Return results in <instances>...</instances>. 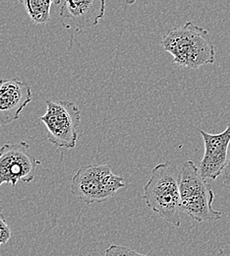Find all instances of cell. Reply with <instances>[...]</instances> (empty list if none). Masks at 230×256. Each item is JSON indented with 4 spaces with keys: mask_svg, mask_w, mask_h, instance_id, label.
<instances>
[{
    "mask_svg": "<svg viewBox=\"0 0 230 256\" xmlns=\"http://www.w3.org/2000/svg\"><path fill=\"white\" fill-rule=\"evenodd\" d=\"M103 256H149L146 254H139L135 250H133L129 248L117 246V244H111L106 250L104 252Z\"/></svg>",
    "mask_w": 230,
    "mask_h": 256,
    "instance_id": "8fae6325",
    "label": "cell"
},
{
    "mask_svg": "<svg viewBox=\"0 0 230 256\" xmlns=\"http://www.w3.org/2000/svg\"><path fill=\"white\" fill-rule=\"evenodd\" d=\"M180 176L175 160L159 164L152 170L143 195L146 204L175 228L181 226Z\"/></svg>",
    "mask_w": 230,
    "mask_h": 256,
    "instance_id": "6da1fadb",
    "label": "cell"
},
{
    "mask_svg": "<svg viewBox=\"0 0 230 256\" xmlns=\"http://www.w3.org/2000/svg\"><path fill=\"white\" fill-rule=\"evenodd\" d=\"M38 164L27 142L4 144L0 148V186L5 184L16 186L19 182H33Z\"/></svg>",
    "mask_w": 230,
    "mask_h": 256,
    "instance_id": "8992f818",
    "label": "cell"
},
{
    "mask_svg": "<svg viewBox=\"0 0 230 256\" xmlns=\"http://www.w3.org/2000/svg\"><path fill=\"white\" fill-rule=\"evenodd\" d=\"M29 84L19 79H0V122L10 124L19 120L22 110L32 102Z\"/></svg>",
    "mask_w": 230,
    "mask_h": 256,
    "instance_id": "ba28073f",
    "label": "cell"
},
{
    "mask_svg": "<svg viewBox=\"0 0 230 256\" xmlns=\"http://www.w3.org/2000/svg\"><path fill=\"white\" fill-rule=\"evenodd\" d=\"M26 11L35 24H46L50 19V8L54 3L51 0H28L21 1Z\"/></svg>",
    "mask_w": 230,
    "mask_h": 256,
    "instance_id": "30bf717a",
    "label": "cell"
},
{
    "mask_svg": "<svg viewBox=\"0 0 230 256\" xmlns=\"http://www.w3.org/2000/svg\"><path fill=\"white\" fill-rule=\"evenodd\" d=\"M125 180L108 164L82 166L71 182V192L87 204L104 202L125 188Z\"/></svg>",
    "mask_w": 230,
    "mask_h": 256,
    "instance_id": "277c9868",
    "label": "cell"
},
{
    "mask_svg": "<svg viewBox=\"0 0 230 256\" xmlns=\"http://www.w3.org/2000/svg\"><path fill=\"white\" fill-rule=\"evenodd\" d=\"M162 44L173 56V64L198 69L216 60V50L209 32L192 22L166 32Z\"/></svg>",
    "mask_w": 230,
    "mask_h": 256,
    "instance_id": "7a4b0ae2",
    "label": "cell"
},
{
    "mask_svg": "<svg viewBox=\"0 0 230 256\" xmlns=\"http://www.w3.org/2000/svg\"><path fill=\"white\" fill-rule=\"evenodd\" d=\"M105 5L104 0H67L62 3L60 16L73 23L80 31L99 24L105 15Z\"/></svg>",
    "mask_w": 230,
    "mask_h": 256,
    "instance_id": "9c48e42d",
    "label": "cell"
},
{
    "mask_svg": "<svg viewBox=\"0 0 230 256\" xmlns=\"http://www.w3.org/2000/svg\"><path fill=\"white\" fill-rule=\"evenodd\" d=\"M223 180H224L225 186L230 188V153L229 155L228 164H227V166L224 170V172H223Z\"/></svg>",
    "mask_w": 230,
    "mask_h": 256,
    "instance_id": "4fadbf2b",
    "label": "cell"
},
{
    "mask_svg": "<svg viewBox=\"0 0 230 256\" xmlns=\"http://www.w3.org/2000/svg\"><path fill=\"white\" fill-rule=\"evenodd\" d=\"M46 112L39 118L47 129L46 140L58 148L73 149L78 141L81 110L69 100H46Z\"/></svg>",
    "mask_w": 230,
    "mask_h": 256,
    "instance_id": "5b68a950",
    "label": "cell"
},
{
    "mask_svg": "<svg viewBox=\"0 0 230 256\" xmlns=\"http://www.w3.org/2000/svg\"><path fill=\"white\" fill-rule=\"evenodd\" d=\"M12 236V230L9 226V224H7L5 216L3 214V209L0 206V248L3 244H6L9 240L11 238Z\"/></svg>",
    "mask_w": 230,
    "mask_h": 256,
    "instance_id": "7c38bea8",
    "label": "cell"
},
{
    "mask_svg": "<svg viewBox=\"0 0 230 256\" xmlns=\"http://www.w3.org/2000/svg\"><path fill=\"white\" fill-rule=\"evenodd\" d=\"M205 153L199 164L201 176L208 180H217L223 172L229 160V148L230 144V124L227 129L219 134H211L202 129Z\"/></svg>",
    "mask_w": 230,
    "mask_h": 256,
    "instance_id": "52a82bcc",
    "label": "cell"
},
{
    "mask_svg": "<svg viewBox=\"0 0 230 256\" xmlns=\"http://www.w3.org/2000/svg\"><path fill=\"white\" fill-rule=\"evenodd\" d=\"M181 210L199 223L217 221L223 213L213 207L215 193L193 160H186L180 168Z\"/></svg>",
    "mask_w": 230,
    "mask_h": 256,
    "instance_id": "3957f363",
    "label": "cell"
}]
</instances>
